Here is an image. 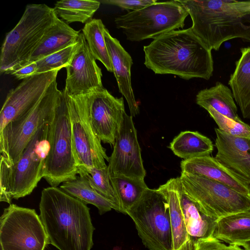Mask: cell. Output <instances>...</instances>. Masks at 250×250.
Returning a JSON list of instances; mask_svg holds the SVG:
<instances>
[{
    "label": "cell",
    "mask_w": 250,
    "mask_h": 250,
    "mask_svg": "<svg viewBox=\"0 0 250 250\" xmlns=\"http://www.w3.org/2000/svg\"><path fill=\"white\" fill-rule=\"evenodd\" d=\"M101 2L90 0H61L53 8L59 18L67 23L80 22L86 23L99 9Z\"/></svg>",
    "instance_id": "cell-28"
},
{
    "label": "cell",
    "mask_w": 250,
    "mask_h": 250,
    "mask_svg": "<svg viewBox=\"0 0 250 250\" xmlns=\"http://www.w3.org/2000/svg\"><path fill=\"white\" fill-rule=\"evenodd\" d=\"M40 217L49 244L59 250H90L93 245L90 209L58 187L42 191Z\"/></svg>",
    "instance_id": "cell-2"
},
{
    "label": "cell",
    "mask_w": 250,
    "mask_h": 250,
    "mask_svg": "<svg viewBox=\"0 0 250 250\" xmlns=\"http://www.w3.org/2000/svg\"><path fill=\"white\" fill-rule=\"evenodd\" d=\"M194 246V250H246L240 246L226 245L213 236L198 239Z\"/></svg>",
    "instance_id": "cell-34"
},
{
    "label": "cell",
    "mask_w": 250,
    "mask_h": 250,
    "mask_svg": "<svg viewBox=\"0 0 250 250\" xmlns=\"http://www.w3.org/2000/svg\"><path fill=\"white\" fill-rule=\"evenodd\" d=\"M79 174L74 152L71 124L65 95L62 91L49 124V149L44 178L51 186L75 179Z\"/></svg>",
    "instance_id": "cell-7"
},
{
    "label": "cell",
    "mask_w": 250,
    "mask_h": 250,
    "mask_svg": "<svg viewBox=\"0 0 250 250\" xmlns=\"http://www.w3.org/2000/svg\"><path fill=\"white\" fill-rule=\"evenodd\" d=\"M169 148L175 155L187 160L210 155L213 145L210 139L198 131H184L173 139Z\"/></svg>",
    "instance_id": "cell-26"
},
{
    "label": "cell",
    "mask_w": 250,
    "mask_h": 250,
    "mask_svg": "<svg viewBox=\"0 0 250 250\" xmlns=\"http://www.w3.org/2000/svg\"><path fill=\"white\" fill-rule=\"evenodd\" d=\"M246 250H250V242L242 246Z\"/></svg>",
    "instance_id": "cell-37"
},
{
    "label": "cell",
    "mask_w": 250,
    "mask_h": 250,
    "mask_svg": "<svg viewBox=\"0 0 250 250\" xmlns=\"http://www.w3.org/2000/svg\"><path fill=\"white\" fill-rule=\"evenodd\" d=\"M144 64L156 74H172L185 80L212 76L211 50L191 27L174 30L144 46Z\"/></svg>",
    "instance_id": "cell-1"
},
{
    "label": "cell",
    "mask_w": 250,
    "mask_h": 250,
    "mask_svg": "<svg viewBox=\"0 0 250 250\" xmlns=\"http://www.w3.org/2000/svg\"><path fill=\"white\" fill-rule=\"evenodd\" d=\"M108 167L110 178L126 177L144 180L141 148L132 117L125 113L115 137Z\"/></svg>",
    "instance_id": "cell-13"
},
{
    "label": "cell",
    "mask_w": 250,
    "mask_h": 250,
    "mask_svg": "<svg viewBox=\"0 0 250 250\" xmlns=\"http://www.w3.org/2000/svg\"><path fill=\"white\" fill-rule=\"evenodd\" d=\"M178 1L191 18L193 32L211 50L233 39L250 42V0Z\"/></svg>",
    "instance_id": "cell-3"
},
{
    "label": "cell",
    "mask_w": 250,
    "mask_h": 250,
    "mask_svg": "<svg viewBox=\"0 0 250 250\" xmlns=\"http://www.w3.org/2000/svg\"><path fill=\"white\" fill-rule=\"evenodd\" d=\"M78 42L36 61V74L66 68L70 63Z\"/></svg>",
    "instance_id": "cell-32"
},
{
    "label": "cell",
    "mask_w": 250,
    "mask_h": 250,
    "mask_svg": "<svg viewBox=\"0 0 250 250\" xmlns=\"http://www.w3.org/2000/svg\"><path fill=\"white\" fill-rule=\"evenodd\" d=\"M93 129L100 140L113 146L126 113L123 97L116 98L104 87L86 95Z\"/></svg>",
    "instance_id": "cell-15"
},
{
    "label": "cell",
    "mask_w": 250,
    "mask_h": 250,
    "mask_svg": "<svg viewBox=\"0 0 250 250\" xmlns=\"http://www.w3.org/2000/svg\"><path fill=\"white\" fill-rule=\"evenodd\" d=\"M213 236L228 244L243 246L250 242V209L216 220Z\"/></svg>",
    "instance_id": "cell-23"
},
{
    "label": "cell",
    "mask_w": 250,
    "mask_h": 250,
    "mask_svg": "<svg viewBox=\"0 0 250 250\" xmlns=\"http://www.w3.org/2000/svg\"><path fill=\"white\" fill-rule=\"evenodd\" d=\"M149 250H173L168 204L157 189L148 188L127 212Z\"/></svg>",
    "instance_id": "cell-10"
},
{
    "label": "cell",
    "mask_w": 250,
    "mask_h": 250,
    "mask_svg": "<svg viewBox=\"0 0 250 250\" xmlns=\"http://www.w3.org/2000/svg\"><path fill=\"white\" fill-rule=\"evenodd\" d=\"M58 18L45 4H30L1 47L0 71L11 74L24 66L49 28Z\"/></svg>",
    "instance_id": "cell-5"
},
{
    "label": "cell",
    "mask_w": 250,
    "mask_h": 250,
    "mask_svg": "<svg viewBox=\"0 0 250 250\" xmlns=\"http://www.w3.org/2000/svg\"><path fill=\"white\" fill-rule=\"evenodd\" d=\"M64 94L68 108L78 174L84 173L90 167H106L107 166L105 161L109 162V157L91 125L86 95L71 96Z\"/></svg>",
    "instance_id": "cell-11"
},
{
    "label": "cell",
    "mask_w": 250,
    "mask_h": 250,
    "mask_svg": "<svg viewBox=\"0 0 250 250\" xmlns=\"http://www.w3.org/2000/svg\"><path fill=\"white\" fill-rule=\"evenodd\" d=\"M59 70L35 74L23 81L7 93L0 112V131L10 122L33 110L52 83Z\"/></svg>",
    "instance_id": "cell-14"
},
{
    "label": "cell",
    "mask_w": 250,
    "mask_h": 250,
    "mask_svg": "<svg viewBox=\"0 0 250 250\" xmlns=\"http://www.w3.org/2000/svg\"><path fill=\"white\" fill-rule=\"evenodd\" d=\"M37 65L36 62H32L18 68L10 74L18 80H24L36 74Z\"/></svg>",
    "instance_id": "cell-36"
},
{
    "label": "cell",
    "mask_w": 250,
    "mask_h": 250,
    "mask_svg": "<svg viewBox=\"0 0 250 250\" xmlns=\"http://www.w3.org/2000/svg\"><path fill=\"white\" fill-rule=\"evenodd\" d=\"M196 104L204 109L211 107L220 114L237 122H242L237 114V107L231 90L221 82L199 91Z\"/></svg>",
    "instance_id": "cell-25"
},
{
    "label": "cell",
    "mask_w": 250,
    "mask_h": 250,
    "mask_svg": "<svg viewBox=\"0 0 250 250\" xmlns=\"http://www.w3.org/2000/svg\"><path fill=\"white\" fill-rule=\"evenodd\" d=\"M206 110L215 122L220 130L233 136L250 138V126L247 124L229 118L210 107Z\"/></svg>",
    "instance_id": "cell-33"
},
{
    "label": "cell",
    "mask_w": 250,
    "mask_h": 250,
    "mask_svg": "<svg viewBox=\"0 0 250 250\" xmlns=\"http://www.w3.org/2000/svg\"><path fill=\"white\" fill-rule=\"evenodd\" d=\"M60 188L86 205L95 206L100 215L115 210L114 204L93 189L84 176H77L74 180L63 182Z\"/></svg>",
    "instance_id": "cell-27"
},
{
    "label": "cell",
    "mask_w": 250,
    "mask_h": 250,
    "mask_svg": "<svg viewBox=\"0 0 250 250\" xmlns=\"http://www.w3.org/2000/svg\"><path fill=\"white\" fill-rule=\"evenodd\" d=\"M49 240L34 209L10 204L0 218V250H44Z\"/></svg>",
    "instance_id": "cell-12"
},
{
    "label": "cell",
    "mask_w": 250,
    "mask_h": 250,
    "mask_svg": "<svg viewBox=\"0 0 250 250\" xmlns=\"http://www.w3.org/2000/svg\"><path fill=\"white\" fill-rule=\"evenodd\" d=\"M104 36L119 91L127 101L130 116L135 117L139 113V107L135 99L131 82L132 59L120 42L111 36L106 28Z\"/></svg>",
    "instance_id": "cell-19"
},
{
    "label": "cell",
    "mask_w": 250,
    "mask_h": 250,
    "mask_svg": "<svg viewBox=\"0 0 250 250\" xmlns=\"http://www.w3.org/2000/svg\"><path fill=\"white\" fill-rule=\"evenodd\" d=\"M182 172L200 175L216 181L246 195H250V185L210 155L181 161Z\"/></svg>",
    "instance_id": "cell-18"
},
{
    "label": "cell",
    "mask_w": 250,
    "mask_h": 250,
    "mask_svg": "<svg viewBox=\"0 0 250 250\" xmlns=\"http://www.w3.org/2000/svg\"><path fill=\"white\" fill-rule=\"evenodd\" d=\"M240 50L241 57L235 62L228 84L243 118L250 119V46Z\"/></svg>",
    "instance_id": "cell-22"
},
{
    "label": "cell",
    "mask_w": 250,
    "mask_h": 250,
    "mask_svg": "<svg viewBox=\"0 0 250 250\" xmlns=\"http://www.w3.org/2000/svg\"><path fill=\"white\" fill-rule=\"evenodd\" d=\"M214 130L215 158L250 185V138L233 136L218 128Z\"/></svg>",
    "instance_id": "cell-17"
},
{
    "label": "cell",
    "mask_w": 250,
    "mask_h": 250,
    "mask_svg": "<svg viewBox=\"0 0 250 250\" xmlns=\"http://www.w3.org/2000/svg\"><path fill=\"white\" fill-rule=\"evenodd\" d=\"M156 0H106L102 1L105 4L118 6L123 10L136 11L154 4Z\"/></svg>",
    "instance_id": "cell-35"
},
{
    "label": "cell",
    "mask_w": 250,
    "mask_h": 250,
    "mask_svg": "<svg viewBox=\"0 0 250 250\" xmlns=\"http://www.w3.org/2000/svg\"><path fill=\"white\" fill-rule=\"evenodd\" d=\"M188 13L178 0L156 3L132 11L115 19L117 28L122 30L127 40L140 42L154 40L185 26Z\"/></svg>",
    "instance_id": "cell-6"
},
{
    "label": "cell",
    "mask_w": 250,
    "mask_h": 250,
    "mask_svg": "<svg viewBox=\"0 0 250 250\" xmlns=\"http://www.w3.org/2000/svg\"><path fill=\"white\" fill-rule=\"evenodd\" d=\"M180 197L187 230L194 243L199 239L213 236L216 220L201 211L198 205L185 193L182 184Z\"/></svg>",
    "instance_id": "cell-24"
},
{
    "label": "cell",
    "mask_w": 250,
    "mask_h": 250,
    "mask_svg": "<svg viewBox=\"0 0 250 250\" xmlns=\"http://www.w3.org/2000/svg\"><path fill=\"white\" fill-rule=\"evenodd\" d=\"M110 181L119 202L121 212L125 214L148 188L144 180L118 177L110 178Z\"/></svg>",
    "instance_id": "cell-29"
},
{
    "label": "cell",
    "mask_w": 250,
    "mask_h": 250,
    "mask_svg": "<svg viewBox=\"0 0 250 250\" xmlns=\"http://www.w3.org/2000/svg\"><path fill=\"white\" fill-rule=\"evenodd\" d=\"M179 177L171 178L157 189L168 205L173 241V250H194L195 243L188 233L182 211Z\"/></svg>",
    "instance_id": "cell-20"
},
{
    "label": "cell",
    "mask_w": 250,
    "mask_h": 250,
    "mask_svg": "<svg viewBox=\"0 0 250 250\" xmlns=\"http://www.w3.org/2000/svg\"><path fill=\"white\" fill-rule=\"evenodd\" d=\"M34 134L19 161L9 165L0 157V201L10 204L32 193L44 177L45 162L49 149V124Z\"/></svg>",
    "instance_id": "cell-4"
},
{
    "label": "cell",
    "mask_w": 250,
    "mask_h": 250,
    "mask_svg": "<svg viewBox=\"0 0 250 250\" xmlns=\"http://www.w3.org/2000/svg\"><path fill=\"white\" fill-rule=\"evenodd\" d=\"M105 29L101 19H93L85 24L82 33L95 60L100 61L108 71L113 72L104 36Z\"/></svg>",
    "instance_id": "cell-30"
},
{
    "label": "cell",
    "mask_w": 250,
    "mask_h": 250,
    "mask_svg": "<svg viewBox=\"0 0 250 250\" xmlns=\"http://www.w3.org/2000/svg\"><path fill=\"white\" fill-rule=\"evenodd\" d=\"M79 175L85 176L92 188L112 203L115 210L121 212L119 202L111 183L108 166L104 168L90 167Z\"/></svg>",
    "instance_id": "cell-31"
},
{
    "label": "cell",
    "mask_w": 250,
    "mask_h": 250,
    "mask_svg": "<svg viewBox=\"0 0 250 250\" xmlns=\"http://www.w3.org/2000/svg\"><path fill=\"white\" fill-rule=\"evenodd\" d=\"M80 34V31L74 30L58 17L46 31L25 64L77 43Z\"/></svg>",
    "instance_id": "cell-21"
},
{
    "label": "cell",
    "mask_w": 250,
    "mask_h": 250,
    "mask_svg": "<svg viewBox=\"0 0 250 250\" xmlns=\"http://www.w3.org/2000/svg\"><path fill=\"white\" fill-rule=\"evenodd\" d=\"M64 93L68 96L89 94L104 88L102 73L92 54L82 32L70 64L65 68Z\"/></svg>",
    "instance_id": "cell-16"
},
{
    "label": "cell",
    "mask_w": 250,
    "mask_h": 250,
    "mask_svg": "<svg viewBox=\"0 0 250 250\" xmlns=\"http://www.w3.org/2000/svg\"><path fill=\"white\" fill-rule=\"evenodd\" d=\"M62 94L55 80L33 110L9 122L0 131V157L9 165H14L19 161L36 132L52 121Z\"/></svg>",
    "instance_id": "cell-8"
},
{
    "label": "cell",
    "mask_w": 250,
    "mask_h": 250,
    "mask_svg": "<svg viewBox=\"0 0 250 250\" xmlns=\"http://www.w3.org/2000/svg\"><path fill=\"white\" fill-rule=\"evenodd\" d=\"M179 178L185 193L212 219L217 220L250 209V195L225 184L183 172Z\"/></svg>",
    "instance_id": "cell-9"
}]
</instances>
